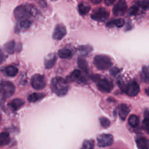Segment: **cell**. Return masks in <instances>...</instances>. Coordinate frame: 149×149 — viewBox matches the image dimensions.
<instances>
[{
    "label": "cell",
    "mask_w": 149,
    "mask_h": 149,
    "mask_svg": "<svg viewBox=\"0 0 149 149\" xmlns=\"http://www.w3.org/2000/svg\"><path fill=\"white\" fill-rule=\"evenodd\" d=\"M97 141L98 147H106L112 144L113 142V137L111 134L103 133L97 136Z\"/></svg>",
    "instance_id": "cell-9"
},
{
    "label": "cell",
    "mask_w": 149,
    "mask_h": 149,
    "mask_svg": "<svg viewBox=\"0 0 149 149\" xmlns=\"http://www.w3.org/2000/svg\"><path fill=\"white\" fill-rule=\"evenodd\" d=\"M25 102L21 98H15L11 100L9 103H8V107L14 111H16L20 109L23 105L24 104Z\"/></svg>",
    "instance_id": "cell-13"
},
{
    "label": "cell",
    "mask_w": 149,
    "mask_h": 149,
    "mask_svg": "<svg viewBox=\"0 0 149 149\" xmlns=\"http://www.w3.org/2000/svg\"><path fill=\"white\" fill-rule=\"evenodd\" d=\"M4 73L9 77H13L15 76L18 73V69L12 65H9L4 68Z\"/></svg>",
    "instance_id": "cell-20"
},
{
    "label": "cell",
    "mask_w": 149,
    "mask_h": 149,
    "mask_svg": "<svg viewBox=\"0 0 149 149\" xmlns=\"http://www.w3.org/2000/svg\"><path fill=\"white\" fill-rule=\"evenodd\" d=\"M124 23H125L124 20L123 19L119 18V19H114L109 22L106 26L107 27H111L113 26H116L117 27H121L123 26Z\"/></svg>",
    "instance_id": "cell-22"
},
{
    "label": "cell",
    "mask_w": 149,
    "mask_h": 149,
    "mask_svg": "<svg viewBox=\"0 0 149 149\" xmlns=\"http://www.w3.org/2000/svg\"><path fill=\"white\" fill-rule=\"evenodd\" d=\"M128 123L132 127H136L139 123V119L136 115H131L128 119Z\"/></svg>",
    "instance_id": "cell-27"
},
{
    "label": "cell",
    "mask_w": 149,
    "mask_h": 149,
    "mask_svg": "<svg viewBox=\"0 0 149 149\" xmlns=\"http://www.w3.org/2000/svg\"><path fill=\"white\" fill-rule=\"evenodd\" d=\"M45 96V94L42 93H33L28 96L27 100L30 102H36L42 99Z\"/></svg>",
    "instance_id": "cell-19"
},
{
    "label": "cell",
    "mask_w": 149,
    "mask_h": 149,
    "mask_svg": "<svg viewBox=\"0 0 149 149\" xmlns=\"http://www.w3.org/2000/svg\"><path fill=\"white\" fill-rule=\"evenodd\" d=\"M95 67L100 70H104L110 68L112 65V62L109 56L106 55H97L93 59Z\"/></svg>",
    "instance_id": "cell-4"
},
{
    "label": "cell",
    "mask_w": 149,
    "mask_h": 149,
    "mask_svg": "<svg viewBox=\"0 0 149 149\" xmlns=\"http://www.w3.org/2000/svg\"><path fill=\"white\" fill-rule=\"evenodd\" d=\"M143 127L145 132L149 134V117H145L143 121Z\"/></svg>",
    "instance_id": "cell-33"
},
{
    "label": "cell",
    "mask_w": 149,
    "mask_h": 149,
    "mask_svg": "<svg viewBox=\"0 0 149 149\" xmlns=\"http://www.w3.org/2000/svg\"><path fill=\"white\" fill-rule=\"evenodd\" d=\"M10 142V137L8 132H3L0 134V144L1 146L7 145Z\"/></svg>",
    "instance_id": "cell-24"
},
{
    "label": "cell",
    "mask_w": 149,
    "mask_h": 149,
    "mask_svg": "<svg viewBox=\"0 0 149 149\" xmlns=\"http://www.w3.org/2000/svg\"><path fill=\"white\" fill-rule=\"evenodd\" d=\"M127 3L125 0H119L113 8V14L116 16H121L125 15L127 10Z\"/></svg>",
    "instance_id": "cell-10"
},
{
    "label": "cell",
    "mask_w": 149,
    "mask_h": 149,
    "mask_svg": "<svg viewBox=\"0 0 149 149\" xmlns=\"http://www.w3.org/2000/svg\"><path fill=\"white\" fill-rule=\"evenodd\" d=\"M144 118L145 117H149V111L147 109H146L144 111Z\"/></svg>",
    "instance_id": "cell-37"
},
{
    "label": "cell",
    "mask_w": 149,
    "mask_h": 149,
    "mask_svg": "<svg viewBox=\"0 0 149 149\" xmlns=\"http://www.w3.org/2000/svg\"><path fill=\"white\" fill-rule=\"evenodd\" d=\"M51 88L52 92L58 96L66 95L69 90V84L66 80L57 76L52 79L51 82Z\"/></svg>",
    "instance_id": "cell-1"
},
{
    "label": "cell",
    "mask_w": 149,
    "mask_h": 149,
    "mask_svg": "<svg viewBox=\"0 0 149 149\" xmlns=\"http://www.w3.org/2000/svg\"><path fill=\"white\" fill-rule=\"evenodd\" d=\"M94 147V141L93 140H86L83 141L81 148L92 149Z\"/></svg>",
    "instance_id": "cell-29"
},
{
    "label": "cell",
    "mask_w": 149,
    "mask_h": 149,
    "mask_svg": "<svg viewBox=\"0 0 149 149\" xmlns=\"http://www.w3.org/2000/svg\"><path fill=\"white\" fill-rule=\"evenodd\" d=\"M91 3H94V4H98L100 3L102 0H89Z\"/></svg>",
    "instance_id": "cell-36"
},
{
    "label": "cell",
    "mask_w": 149,
    "mask_h": 149,
    "mask_svg": "<svg viewBox=\"0 0 149 149\" xmlns=\"http://www.w3.org/2000/svg\"><path fill=\"white\" fill-rule=\"evenodd\" d=\"M109 11L104 8H98L93 10L91 14V17L92 19L99 22H104L109 17Z\"/></svg>",
    "instance_id": "cell-7"
},
{
    "label": "cell",
    "mask_w": 149,
    "mask_h": 149,
    "mask_svg": "<svg viewBox=\"0 0 149 149\" xmlns=\"http://www.w3.org/2000/svg\"><path fill=\"white\" fill-rule=\"evenodd\" d=\"M136 3L139 5L140 9L147 10L149 9V0H140Z\"/></svg>",
    "instance_id": "cell-30"
},
{
    "label": "cell",
    "mask_w": 149,
    "mask_h": 149,
    "mask_svg": "<svg viewBox=\"0 0 149 149\" xmlns=\"http://www.w3.org/2000/svg\"><path fill=\"white\" fill-rule=\"evenodd\" d=\"M119 72V69L117 68H113L112 69L110 70V73L112 75H116Z\"/></svg>",
    "instance_id": "cell-34"
},
{
    "label": "cell",
    "mask_w": 149,
    "mask_h": 149,
    "mask_svg": "<svg viewBox=\"0 0 149 149\" xmlns=\"http://www.w3.org/2000/svg\"><path fill=\"white\" fill-rule=\"evenodd\" d=\"M141 79L145 82H149V66H144L141 73Z\"/></svg>",
    "instance_id": "cell-25"
},
{
    "label": "cell",
    "mask_w": 149,
    "mask_h": 149,
    "mask_svg": "<svg viewBox=\"0 0 149 149\" xmlns=\"http://www.w3.org/2000/svg\"><path fill=\"white\" fill-rule=\"evenodd\" d=\"M100 122L101 123V125L104 128H108L110 126V121L109 120L104 116H102L100 118Z\"/></svg>",
    "instance_id": "cell-32"
},
{
    "label": "cell",
    "mask_w": 149,
    "mask_h": 149,
    "mask_svg": "<svg viewBox=\"0 0 149 149\" xmlns=\"http://www.w3.org/2000/svg\"><path fill=\"white\" fill-rule=\"evenodd\" d=\"M73 52L71 49L66 48H62L58 52V55L62 59H68L72 58L73 56Z\"/></svg>",
    "instance_id": "cell-17"
},
{
    "label": "cell",
    "mask_w": 149,
    "mask_h": 149,
    "mask_svg": "<svg viewBox=\"0 0 149 149\" xmlns=\"http://www.w3.org/2000/svg\"><path fill=\"white\" fill-rule=\"evenodd\" d=\"M52 1H55V0H52Z\"/></svg>",
    "instance_id": "cell-39"
},
{
    "label": "cell",
    "mask_w": 149,
    "mask_h": 149,
    "mask_svg": "<svg viewBox=\"0 0 149 149\" xmlns=\"http://www.w3.org/2000/svg\"><path fill=\"white\" fill-rule=\"evenodd\" d=\"M136 144L140 149H149V140L145 137L138 138L136 140Z\"/></svg>",
    "instance_id": "cell-18"
},
{
    "label": "cell",
    "mask_w": 149,
    "mask_h": 149,
    "mask_svg": "<svg viewBox=\"0 0 149 149\" xmlns=\"http://www.w3.org/2000/svg\"><path fill=\"white\" fill-rule=\"evenodd\" d=\"M146 93L148 96H149V87L146 89Z\"/></svg>",
    "instance_id": "cell-38"
},
{
    "label": "cell",
    "mask_w": 149,
    "mask_h": 149,
    "mask_svg": "<svg viewBox=\"0 0 149 149\" xmlns=\"http://www.w3.org/2000/svg\"><path fill=\"white\" fill-rule=\"evenodd\" d=\"M69 79L71 81H74L79 83L86 84L87 83L86 79L83 76L81 71L78 69L73 70L69 76Z\"/></svg>",
    "instance_id": "cell-12"
},
{
    "label": "cell",
    "mask_w": 149,
    "mask_h": 149,
    "mask_svg": "<svg viewBox=\"0 0 149 149\" xmlns=\"http://www.w3.org/2000/svg\"><path fill=\"white\" fill-rule=\"evenodd\" d=\"M31 24V22L28 19H24L21 20L18 24L16 25L15 28V31L17 30L18 31L20 30H24L26 29H28Z\"/></svg>",
    "instance_id": "cell-16"
},
{
    "label": "cell",
    "mask_w": 149,
    "mask_h": 149,
    "mask_svg": "<svg viewBox=\"0 0 149 149\" xmlns=\"http://www.w3.org/2000/svg\"><path fill=\"white\" fill-rule=\"evenodd\" d=\"M66 34V27L61 24H57L53 31L52 38L56 40H60Z\"/></svg>",
    "instance_id": "cell-11"
},
{
    "label": "cell",
    "mask_w": 149,
    "mask_h": 149,
    "mask_svg": "<svg viewBox=\"0 0 149 149\" xmlns=\"http://www.w3.org/2000/svg\"><path fill=\"white\" fill-rule=\"evenodd\" d=\"M15 91L14 84L9 81H2L1 84V93L2 98L7 99L12 97Z\"/></svg>",
    "instance_id": "cell-6"
},
{
    "label": "cell",
    "mask_w": 149,
    "mask_h": 149,
    "mask_svg": "<svg viewBox=\"0 0 149 149\" xmlns=\"http://www.w3.org/2000/svg\"><path fill=\"white\" fill-rule=\"evenodd\" d=\"M56 59L57 57L54 54H48L44 59V63L45 68L46 69H50L52 68L55 65Z\"/></svg>",
    "instance_id": "cell-14"
},
{
    "label": "cell",
    "mask_w": 149,
    "mask_h": 149,
    "mask_svg": "<svg viewBox=\"0 0 149 149\" xmlns=\"http://www.w3.org/2000/svg\"><path fill=\"white\" fill-rule=\"evenodd\" d=\"M91 79L95 83L98 88L102 92L109 93L113 88V83L104 76L95 74L91 76Z\"/></svg>",
    "instance_id": "cell-3"
},
{
    "label": "cell",
    "mask_w": 149,
    "mask_h": 149,
    "mask_svg": "<svg viewBox=\"0 0 149 149\" xmlns=\"http://www.w3.org/2000/svg\"><path fill=\"white\" fill-rule=\"evenodd\" d=\"M115 1L116 0H104V2L106 5L109 6V5H112L115 2Z\"/></svg>",
    "instance_id": "cell-35"
},
{
    "label": "cell",
    "mask_w": 149,
    "mask_h": 149,
    "mask_svg": "<svg viewBox=\"0 0 149 149\" xmlns=\"http://www.w3.org/2000/svg\"><path fill=\"white\" fill-rule=\"evenodd\" d=\"M77 65L79 68L82 70L84 73H88L89 72V68L88 66L87 62L82 57H79L77 59Z\"/></svg>",
    "instance_id": "cell-21"
},
{
    "label": "cell",
    "mask_w": 149,
    "mask_h": 149,
    "mask_svg": "<svg viewBox=\"0 0 149 149\" xmlns=\"http://www.w3.org/2000/svg\"><path fill=\"white\" fill-rule=\"evenodd\" d=\"M118 84L119 87L123 90V91L129 96L134 97L137 95L139 93V86L138 83L134 80H132L126 84L120 81L118 82Z\"/></svg>",
    "instance_id": "cell-5"
},
{
    "label": "cell",
    "mask_w": 149,
    "mask_h": 149,
    "mask_svg": "<svg viewBox=\"0 0 149 149\" xmlns=\"http://www.w3.org/2000/svg\"><path fill=\"white\" fill-rule=\"evenodd\" d=\"M92 49H93L92 47L88 45H81L77 48L78 51L81 53V54L84 55H87L88 54H89L91 51Z\"/></svg>",
    "instance_id": "cell-28"
},
{
    "label": "cell",
    "mask_w": 149,
    "mask_h": 149,
    "mask_svg": "<svg viewBox=\"0 0 149 149\" xmlns=\"http://www.w3.org/2000/svg\"><path fill=\"white\" fill-rule=\"evenodd\" d=\"M140 9V8L139 6V5L136 3V4L132 6L130 8V9H129V15H131V16H134V15H137Z\"/></svg>",
    "instance_id": "cell-31"
},
{
    "label": "cell",
    "mask_w": 149,
    "mask_h": 149,
    "mask_svg": "<svg viewBox=\"0 0 149 149\" xmlns=\"http://www.w3.org/2000/svg\"><path fill=\"white\" fill-rule=\"evenodd\" d=\"M31 84L36 90L43 89L46 86V80L43 75L35 74L31 77Z\"/></svg>",
    "instance_id": "cell-8"
},
{
    "label": "cell",
    "mask_w": 149,
    "mask_h": 149,
    "mask_svg": "<svg viewBox=\"0 0 149 149\" xmlns=\"http://www.w3.org/2000/svg\"><path fill=\"white\" fill-rule=\"evenodd\" d=\"M36 13V10L30 5H21L17 6L14 11L13 15L17 20L28 19Z\"/></svg>",
    "instance_id": "cell-2"
},
{
    "label": "cell",
    "mask_w": 149,
    "mask_h": 149,
    "mask_svg": "<svg viewBox=\"0 0 149 149\" xmlns=\"http://www.w3.org/2000/svg\"><path fill=\"white\" fill-rule=\"evenodd\" d=\"M4 48L5 51L10 54H12L15 52L16 49V42L14 40H11L7 43H6L4 45Z\"/></svg>",
    "instance_id": "cell-23"
},
{
    "label": "cell",
    "mask_w": 149,
    "mask_h": 149,
    "mask_svg": "<svg viewBox=\"0 0 149 149\" xmlns=\"http://www.w3.org/2000/svg\"><path fill=\"white\" fill-rule=\"evenodd\" d=\"M130 109L127 105L125 104H121L118 108V113L120 118L124 120H125L126 116L129 114Z\"/></svg>",
    "instance_id": "cell-15"
},
{
    "label": "cell",
    "mask_w": 149,
    "mask_h": 149,
    "mask_svg": "<svg viewBox=\"0 0 149 149\" xmlns=\"http://www.w3.org/2000/svg\"><path fill=\"white\" fill-rule=\"evenodd\" d=\"M90 6L84 3H81L78 5L79 12L81 15H86L90 10Z\"/></svg>",
    "instance_id": "cell-26"
}]
</instances>
